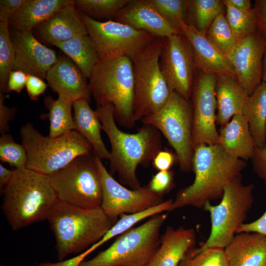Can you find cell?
<instances>
[{
	"instance_id": "obj_46",
	"label": "cell",
	"mask_w": 266,
	"mask_h": 266,
	"mask_svg": "<svg viewBox=\"0 0 266 266\" xmlns=\"http://www.w3.org/2000/svg\"><path fill=\"white\" fill-rule=\"evenodd\" d=\"M27 74L20 70H12L9 76L6 93H20L26 87Z\"/></svg>"
},
{
	"instance_id": "obj_41",
	"label": "cell",
	"mask_w": 266,
	"mask_h": 266,
	"mask_svg": "<svg viewBox=\"0 0 266 266\" xmlns=\"http://www.w3.org/2000/svg\"><path fill=\"white\" fill-rule=\"evenodd\" d=\"M48 85L43 79L35 75L27 74L26 88L28 94L33 100H37L39 97L46 91Z\"/></svg>"
},
{
	"instance_id": "obj_31",
	"label": "cell",
	"mask_w": 266,
	"mask_h": 266,
	"mask_svg": "<svg viewBox=\"0 0 266 266\" xmlns=\"http://www.w3.org/2000/svg\"><path fill=\"white\" fill-rule=\"evenodd\" d=\"M44 102L48 110L46 118L50 121L49 136L57 137L75 130L73 102L59 97L55 100L50 96L45 99Z\"/></svg>"
},
{
	"instance_id": "obj_38",
	"label": "cell",
	"mask_w": 266,
	"mask_h": 266,
	"mask_svg": "<svg viewBox=\"0 0 266 266\" xmlns=\"http://www.w3.org/2000/svg\"><path fill=\"white\" fill-rule=\"evenodd\" d=\"M0 160L15 169L26 167L27 156L25 148L16 143L10 134H2L0 137Z\"/></svg>"
},
{
	"instance_id": "obj_5",
	"label": "cell",
	"mask_w": 266,
	"mask_h": 266,
	"mask_svg": "<svg viewBox=\"0 0 266 266\" xmlns=\"http://www.w3.org/2000/svg\"><path fill=\"white\" fill-rule=\"evenodd\" d=\"M97 106L110 104L116 122L132 128L135 124L133 102L134 77L132 60L120 56L100 61L89 79Z\"/></svg>"
},
{
	"instance_id": "obj_16",
	"label": "cell",
	"mask_w": 266,
	"mask_h": 266,
	"mask_svg": "<svg viewBox=\"0 0 266 266\" xmlns=\"http://www.w3.org/2000/svg\"><path fill=\"white\" fill-rule=\"evenodd\" d=\"M266 39L257 31L239 42L228 59L238 82L250 96L263 81Z\"/></svg>"
},
{
	"instance_id": "obj_3",
	"label": "cell",
	"mask_w": 266,
	"mask_h": 266,
	"mask_svg": "<svg viewBox=\"0 0 266 266\" xmlns=\"http://www.w3.org/2000/svg\"><path fill=\"white\" fill-rule=\"evenodd\" d=\"M0 193L1 208L14 231L47 220L59 200L49 176L26 167L14 169Z\"/></svg>"
},
{
	"instance_id": "obj_12",
	"label": "cell",
	"mask_w": 266,
	"mask_h": 266,
	"mask_svg": "<svg viewBox=\"0 0 266 266\" xmlns=\"http://www.w3.org/2000/svg\"><path fill=\"white\" fill-rule=\"evenodd\" d=\"M79 14L99 61L120 56L132 59L156 38L146 32L114 20L101 22L82 12Z\"/></svg>"
},
{
	"instance_id": "obj_23",
	"label": "cell",
	"mask_w": 266,
	"mask_h": 266,
	"mask_svg": "<svg viewBox=\"0 0 266 266\" xmlns=\"http://www.w3.org/2000/svg\"><path fill=\"white\" fill-rule=\"evenodd\" d=\"M216 124L223 127L235 115L242 114L249 96L234 76H216Z\"/></svg>"
},
{
	"instance_id": "obj_28",
	"label": "cell",
	"mask_w": 266,
	"mask_h": 266,
	"mask_svg": "<svg viewBox=\"0 0 266 266\" xmlns=\"http://www.w3.org/2000/svg\"><path fill=\"white\" fill-rule=\"evenodd\" d=\"M243 114L246 117L256 147L266 146V82L262 81L249 96Z\"/></svg>"
},
{
	"instance_id": "obj_10",
	"label": "cell",
	"mask_w": 266,
	"mask_h": 266,
	"mask_svg": "<svg viewBox=\"0 0 266 266\" xmlns=\"http://www.w3.org/2000/svg\"><path fill=\"white\" fill-rule=\"evenodd\" d=\"M254 188L252 183L243 184L240 177L225 187L219 204L212 205L210 201L205 204L203 208L210 213L211 231L199 249L224 248L232 241L252 207Z\"/></svg>"
},
{
	"instance_id": "obj_1",
	"label": "cell",
	"mask_w": 266,
	"mask_h": 266,
	"mask_svg": "<svg viewBox=\"0 0 266 266\" xmlns=\"http://www.w3.org/2000/svg\"><path fill=\"white\" fill-rule=\"evenodd\" d=\"M102 130L109 139L110 173H117L120 183L132 189L140 187L136 171L137 166H148L156 155L162 150L160 132L149 125L143 124L135 133H127L116 125L113 106L106 104L97 107Z\"/></svg>"
},
{
	"instance_id": "obj_48",
	"label": "cell",
	"mask_w": 266,
	"mask_h": 266,
	"mask_svg": "<svg viewBox=\"0 0 266 266\" xmlns=\"http://www.w3.org/2000/svg\"><path fill=\"white\" fill-rule=\"evenodd\" d=\"M258 20V32L266 39V0H256L254 6Z\"/></svg>"
},
{
	"instance_id": "obj_30",
	"label": "cell",
	"mask_w": 266,
	"mask_h": 266,
	"mask_svg": "<svg viewBox=\"0 0 266 266\" xmlns=\"http://www.w3.org/2000/svg\"><path fill=\"white\" fill-rule=\"evenodd\" d=\"M186 23L204 35L214 19L224 13L222 0H186Z\"/></svg>"
},
{
	"instance_id": "obj_42",
	"label": "cell",
	"mask_w": 266,
	"mask_h": 266,
	"mask_svg": "<svg viewBox=\"0 0 266 266\" xmlns=\"http://www.w3.org/2000/svg\"><path fill=\"white\" fill-rule=\"evenodd\" d=\"M250 160L254 172L266 182V146L263 148L256 147L254 154Z\"/></svg>"
},
{
	"instance_id": "obj_26",
	"label": "cell",
	"mask_w": 266,
	"mask_h": 266,
	"mask_svg": "<svg viewBox=\"0 0 266 266\" xmlns=\"http://www.w3.org/2000/svg\"><path fill=\"white\" fill-rule=\"evenodd\" d=\"M73 108L75 130L90 143L101 160H109L110 152L102 139V125L96 110H93L89 101L84 99L74 101Z\"/></svg>"
},
{
	"instance_id": "obj_11",
	"label": "cell",
	"mask_w": 266,
	"mask_h": 266,
	"mask_svg": "<svg viewBox=\"0 0 266 266\" xmlns=\"http://www.w3.org/2000/svg\"><path fill=\"white\" fill-rule=\"evenodd\" d=\"M141 121L153 126L165 137L175 152L181 171L187 172L192 169L193 116L189 100L173 91L160 110Z\"/></svg>"
},
{
	"instance_id": "obj_13",
	"label": "cell",
	"mask_w": 266,
	"mask_h": 266,
	"mask_svg": "<svg viewBox=\"0 0 266 266\" xmlns=\"http://www.w3.org/2000/svg\"><path fill=\"white\" fill-rule=\"evenodd\" d=\"M102 185L101 208L112 220L117 221L122 214L138 212L162 203L163 198L147 186L130 189L117 181L96 154Z\"/></svg>"
},
{
	"instance_id": "obj_6",
	"label": "cell",
	"mask_w": 266,
	"mask_h": 266,
	"mask_svg": "<svg viewBox=\"0 0 266 266\" xmlns=\"http://www.w3.org/2000/svg\"><path fill=\"white\" fill-rule=\"evenodd\" d=\"M20 136L27 156L26 167L47 175L93 151L90 143L75 130L51 137L43 135L27 123L21 127Z\"/></svg>"
},
{
	"instance_id": "obj_32",
	"label": "cell",
	"mask_w": 266,
	"mask_h": 266,
	"mask_svg": "<svg viewBox=\"0 0 266 266\" xmlns=\"http://www.w3.org/2000/svg\"><path fill=\"white\" fill-rule=\"evenodd\" d=\"M173 201V199H168L164 200L157 205L138 212L121 214L116 223L100 240L95 244V246L97 248H99L114 237L120 235L132 228L135 224L143 219L162 213L164 211H169Z\"/></svg>"
},
{
	"instance_id": "obj_14",
	"label": "cell",
	"mask_w": 266,
	"mask_h": 266,
	"mask_svg": "<svg viewBox=\"0 0 266 266\" xmlns=\"http://www.w3.org/2000/svg\"><path fill=\"white\" fill-rule=\"evenodd\" d=\"M216 75L199 71L194 80L191 97L193 116V149L200 145L218 143L216 128Z\"/></svg>"
},
{
	"instance_id": "obj_50",
	"label": "cell",
	"mask_w": 266,
	"mask_h": 266,
	"mask_svg": "<svg viewBox=\"0 0 266 266\" xmlns=\"http://www.w3.org/2000/svg\"><path fill=\"white\" fill-rule=\"evenodd\" d=\"M13 174V170L7 168L0 165V192L9 183Z\"/></svg>"
},
{
	"instance_id": "obj_22",
	"label": "cell",
	"mask_w": 266,
	"mask_h": 266,
	"mask_svg": "<svg viewBox=\"0 0 266 266\" xmlns=\"http://www.w3.org/2000/svg\"><path fill=\"white\" fill-rule=\"evenodd\" d=\"M196 242L194 229L168 226L160 236V246L146 266H178Z\"/></svg>"
},
{
	"instance_id": "obj_44",
	"label": "cell",
	"mask_w": 266,
	"mask_h": 266,
	"mask_svg": "<svg viewBox=\"0 0 266 266\" xmlns=\"http://www.w3.org/2000/svg\"><path fill=\"white\" fill-rule=\"evenodd\" d=\"M175 157L168 150L160 151L153 158L152 164L153 167L159 171L170 170L174 164Z\"/></svg>"
},
{
	"instance_id": "obj_9",
	"label": "cell",
	"mask_w": 266,
	"mask_h": 266,
	"mask_svg": "<svg viewBox=\"0 0 266 266\" xmlns=\"http://www.w3.org/2000/svg\"><path fill=\"white\" fill-rule=\"evenodd\" d=\"M48 176L59 200L83 208L101 206V181L94 151Z\"/></svg>"
},
{
	"instance_id": "obj_21",
	"label": "cell",
	"mask_w": 266,
	"mask_h": 266,
	"mask_svg": "<svg viewBox=\"0 0 266 266\" xmlns=\"http://www.w3.org/2000/svg\"><path fill=\"white\" fill-rule=\"evenodd\" d=\"M34 30L39 39L53 46L77 36L88 35L74 1L57 11Z\"/></svg>"
},
{
	"instance_id": "obj_8",
	"label": "cell",
	"mask_w": 266,
	"mask_h": 266,
	"mask_svg": "<svg viewBox=\"0 0 266 266\" xmlns=\"http://www.w3.org/2000/svg\"><path fill=\"white\" fill-rule=\"evenodd\" d=\"M167 215L160 213L132 228L107 249L80 266H146L160 245V230Z\"/></svg>"
},
{
	"instance_id": "obj_51",
	"label": "cell",
	"mask_w": 266,
	"mask_h": 266,
	"mask_svg": "<svg viewBox=\"0 0 266 266\" xmlns=\"http://www.w3.org/2000/svg\"><path fill=\"white\" fill-rule=\"evenodd\" d=\"M226 2L232 5L235 8L243 10L249 11L253 8L251 1L250 0H224Z\"/></svg>"
},
{
	"instance_id": "obj_2",
	"label": "cell",
	"mask_w": 266,
	"mask_h": 266,
	"mask_svg": "<svg viewBox=\"0 0 266 266\" xmlns=\"http://www.w3.org/2000/svg\"><path fill=\"white\" fill-rule=\"evenodd\" d=\"M246 161L229 154L219 144L200 145L194 150L193 183L179 190L169 211L187 206L203 208L211 200L222 198L225 187L242 177Z\"/></svg>"
},
{
	"instance_id": "obj_25",
	"label": "cell",
	"mask_w": 266,
	"mask_h": 266,
	"mask_svg": "<svg viewBox=\"0 0 266 266\" xmlns=\"http://www.w3.org/2000/svg\"><path fill=\"white\" fill-rule=\"evenodd\" d=\"M217 144L229 154L245 161L252 158L256 146L246 117L234 115L218 131Z\"/></svg>"
},
{
	"instance_id": "obj_18",
	"label": "cell",
	"mask_w": 266,
	"mask_h": 266,
	"mask_svg": "<svg viewBox=\"0 0 266 266\" xmlns=\"http://www.w3.org/2000/svg\"><path fill=\"white\" fill-rule=\"evenodd\" d=\"M87 78L68 57L60 56L47 73L45 79L59 98L73 102L92 95Z\"/></svg>"
},
{
	"instance_id": "obj_24",
	"label": "cell",
	"mask_w": 266,
	"mask_h": 266,
	"mask_svg": "<svg viewBox=\"0 0 266 266\" xmlns=\"http://www.w3.org/2000/svg\"><path fill=\"white\" fill-rule=\"evenodd\" d=\"M230 266H266V236L240 233L224 248Z\"/></svg>"
},
{
	"instance_id": "obj_7",
	"label": "cell",
	"mask_w": 266,
	"mask_h": 266,
	"mask_svg": "<svg viewBox=\"0 0 266 266\" xmlns=\"http://www.w3.org/2000/svg\"><path fill=\"white\" fill-rule=\"evenodd\" d=\"M163 38L156 37L131 60L133 65L135 122L160 110L173 91L161 69L159 60Z\"/></svg>"
},
{
	"instance_id": "obj_43",
	"label": "cell",
	"mask_w": 266,
	"mask_h": 266,
	"mask_svg": "<svg viewBox=\"0 0 266 266\" xmlns=\"http://www.w3.org/2000/svg\"><path fill=\"white\" fill-rule=\"evenodd\" d=\"M26 0H0V21L8 23L10 18L26 2Z\"/></svg>"
},
{
	"instance_id": "obj_52",
	"label": "cell",
	"mask_w": 266,
	"mask_h": 266,
	"mask_svg": "<svg viewBox=\"0 0 266 266\" xmlns=\"http://www.w3.org/2000/svg\"><path fill=\"white\" fill-rule=\"evenodd\" d=\"M262 81L266 82V44L263 58V74Z\"/></svg>"
},
{
	"instance_id": "obj_29",
	"label": "cell",
	"mask_w": 266,
	"mask_h": 266,
	"mask_svg": "<svg viewBox=\"0 0 266 266\" xmlns=\"http://www.w3.org/2000/svg\"><path fill=\"white\" fill-rule=\"evenodd\" d=\"M89 79L99 59L95 45L89 35L74 37L55 44Z\"/></svg>"
},
{
	"instance_id": "obj_40",
	"label": "cell",
	"mask_w": 266,
	"mask_h": 266,
	"mask_svg": "<svg viewBox=\"0 0 266 266\" xmlns=\"http://www.w3.org/2000/svg\"><path fill=\"white\" fill-rule=\"evenodd\" d=\"M173 185V173L169 170L159 171L152 177L147 186L151 192L163 198L165 194L169 192Z\"/></svg>"
},
{
	"instance_id": "obj_19",
	"label": "cell",
	"mask_w": 266,
	"mask_h": 266,
	"mask_svg": "<svg viewBox=\"0 0 266 266\" xmlns=\"http://www.w3.org/2000/svg\"><path fill=\"white\" fill-rule=\"evenodd\" d=\"M114 21L146 32L156 37L165 38L181 33L166 21L149 0H130L114 18Z\"/></svg>"
},
{
	"instance_id": "obj_35",
	"label": "cell",
	"mask_w": 266,
	"mask_h": 266,
	"mask_svg": "<svg viewBox=\"0 0 266 266\" xmlns=\"http://www.w3.org/2000/svg\"><path fill=\"white\" fill-rule=\"evenodd\" d=\"M77 9L94 19L114 18L130 0H74Z\"/></svg>"
},
{
	"instance_id": "obj_33",
	"label": "cell",
	"mask_w": 266,
	"mask_h": 266,
	"mask_svg": "<svg viewBox=\"0 0 266 266\" xmlns=\"http://www.w3.org/2000/svg\"><path fill=\"white\" fill-rule=\"evenodd\" d=\"M226 17L235 36L239 41L258 31L257 15L254 9L249 11L237 9L224 0Z\"/></svg>"
},
{
	"instance_id": "obj_53",
	"label": "cell",
	"mask_w": 266,
	"mask_h": 266,
	"mask_svg": "<svg viewBox=\"0 0 266 266\" xmlns=\"http://www.w3.org/2000/svg\"><path fill=\"white\" fill-rule=\"evenodd\" d=\"M0 266H5V265H3V264H1V265H0Z\"/></svg>"
},
{
	"instance_id": "obj_37",
	"label": "cell",
	"mask_w": 266,
	"mask_h": 266,
	"mask_svg": "<svg viewBox=\"0 0 266 266\" xmlns=\"http://www.w3.org/2000/svg\"><path fill=\"white\" fill-rule=\"evenodd\" d=\"M178 266H230L224 248L210 247L203 250L193 248Z\"/></svg>"
},
{
	"instance_id": "obj_34",
	"label": "cell",
	"mask_w": 266,
	"mask_h": 266,
	"mask_svg": "<svg viewBox=\"0 0 266 266\" xmlns=\"http://www.w3.org/2000/svg\"><path fill=\"white\" fill-rule=\"evenodd\" d=\"M205 36L227 58L239 42L233 34L224 13L214 19Z\"/></svg>"
},
{
	"instance_id": "obj_39",
	"label": "cell",
	"mask_w": 266,
	"mask_h": 266,
	"mask_svg": "<svg viewBox=\"0 0 266 266\" xmlns=\"http://www.w3.org/2000/svg\"><path fill=\"white\" fill-rule=\"evenodd\" d=\"M159 13L168 22L178 28L186 23V0H149Z\"/></svg>"
},
{
	"instance_id": "obj_45",
	"label": "cell",
	"mask_w": 266,
	"mask_h": 266,
	"mask_svg": "<svg viewBox=\"0 0 266 266\" xmlns=\"http://www.w3.org/2000/svg\"><path fill=\"white\" fill-rule=\"evenodd\" d=\"M4 92L0 91V133L1 134L8 132L9 122L14 117L15 109L11 108L4 104L5 96Z\"/></svg>"
},
{
	"instance_id": "obj_15",
	"label": "cell",
	"mask_w": 266,
	"mask_h": 266,
	"mask_svg": "<svg viewBox=\"0 0 266 266\" xmlns=\"http://www.w3.org/2000/svg\"><path fill=\"white\" fill-rule=\"evenodd\" d=\"M159 63L171 89L189 100L196 67L189 43L182 33L163 38Z\"/></svg>"
},
{
	"instance_id": "obj_17",
	"label": "cell",
	"mask_w": 266,
	"mask_h": 266,
	"mask_svg": "<svg viewBox=\"0 0 266 266\" xmlns=\"http://www.w3.org/2000/svg\"><path fill=\"white\" fill-rule=\"evenodd\" d=\"M10 35L15 52L13 70L45 79L57 60L55 52L41 44L32 31L11 30Z\"/></svg>"
},
{
	"instance_id": "obj_47",
	"label": "cell",
	"mask_w": 266,
	"mask_h": 266,
	"mask_svg": "<svg viewBox=\"0 0 266 266\" xmlns=\"http://www.w3.org/2000/svg\"><path fill=\"white\" fill-rule=\"evenodd\" d=\"M244 232L257 233L266 236V211L254 221L242 224L238 229L237 233Z\"/></svg>"
},
{
	"instance_id": "obj_27",
	"label": "cell",
	"mask_w": 266,
	"mask_h": 266,
	"mask_svg": "<svg viewBox=\"0 0 266 266\" xmlns=\"http://www.w3.org/2000/svg\"><path fill=\"white\" fill-rule=\"evenodd\" d=\"M72 0H26L10 18L11 30L32 31L61 8L72 3Z\"/></svg>"
},
{
	"instance_id": "obj_49",
	"label": "cell",
	"mask_w": 266,
	"mask_h": 266,
	"mask_svg": "<svg viewBox=\"0 0 266 266\" xmlns=\"http://www.w3.org/2000/svg\"><path fill=\"white\" fill-rule=\"evenodd\" d=\"M89 254L86 251L67 260L59 261L57 262H45L39 263L37 266H80Z\"/></svg>"
},
{
	"instance_id": "obj_20",
	"label": "cell",
	"mask_w": 266,
	"mask_h": 266,
	"mask_svg": "<svg viewBox=\"0 0 266 266\" xmlns=\"http://www.w3.org/2000/svg\"><path fill=\"white\" fill-rule=\"evenodd\" d=\"M181 33L190 45L196 68L216 76H235L233 67L228 58L206 37L193 26L183 23L180 26Z\"/></svg>"
},
{
	"instance_id": "obj_54",
	"label": "cell",
	"mask_w": 266,
	"mask_h": 266,
	"mask_svg": "<svg viewBox=\"0 0 266 266\" xmlns=\"http://www.w3.org/2000/svg\"></svg>"
},
{
	"instance_id": "obj_4",
	"label": "cell",
	"mask_w": 266,
	"mask_h": 266,
	"mask_svg": "<svg viewBox=\"0 0 266 266\" xmlns=\"http://www.w3.org/2000/svg\"><path fill=\"white\" fill-rule=\"evenodd\" d=\"M47 220L55 237L59 261L88 249L117 222L108 217L101 207L83 208L60 200Z\"/></svg>"
},
{
	"instance_id": "obj_36",
	"label": "cell",
	"mask_w": 266,
	"mask_h": 266,
	"mask_svg": "<svg viewBox=\"0 0 266 266\" xmlns=\"http://www.w3.org/2000/svg\"><path fill=\"white\" fill-rule=\"evenodd\" d=\"M15 58L8 23L0 22V91L6 92L8 77L13 70Z\"/></svg>"
}]
</instances>
